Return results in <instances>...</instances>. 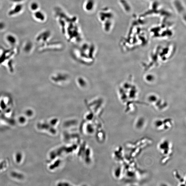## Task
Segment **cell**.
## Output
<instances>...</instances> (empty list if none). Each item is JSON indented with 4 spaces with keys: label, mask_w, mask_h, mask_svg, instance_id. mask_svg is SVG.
<instances>
[{
    "label": "cell",
    "mask_w": 186,
    "mask_h": 186,
    "mask_svg": "<svg viewBox=\"0 0 186 186\" xmlns=\"http://www.w3.org/2000/svg\"><path fill=\"white\" fill-rule=\"evenodd\" d=\"M35 18L39 20L44 21L45 20V16L44 14L41 11L36 12L34 14Z\"/></svg>",
    "instance_id": "obj_4"
},
{
    "label": "cell",
    "mask_w": 186,
    "mask_h": 186,
    "mask_svg": "<svg viewBox=\"0 0 186 186\" xmlns=\"http://www.w3.org/2000/svg\"><path fill=\"white\" fill-rule=\"evenodd\" d=\"M38 4L36 3H33L30 5V8L31 10L33 11L36 10L38 8Z\"/></svg>",
    "instance_id": "obj_6"
},
{
    "label": "cell",
    "mask_w": 186,
    "mask_h": 186,
    "mask_svg": "<svg viewBox=\"0 0 186 186\" xmlns=\"http://www.w3.org/2000/svg\"><path fill=\"white\" fill-rule=\"evenodd\" d=\"M169 0V1H172V0Z\"/></svg>",
    "instance_id": "obj_11"
},
{
    "label": "cell",
    "mask_w": 186,
    "mask_h": 186,
    "mask_svg": "<svg viewBox=\"0 0 186 186\" xmlns=\"http://www.w3.org/2000/svg\"><path fill=\"white\" fill-rule=\"evenodd\" d=\"M148 0L150 1H153L154 0Z\"/></svg>",
    "instance_id": "obj_10"
},
{
    "label": "cell",
    "mask_w": 186,
    "mask_h": 186,
    "mask_svg": "<svg viewBox=\"0 0 186 186\" xmlns=\"http://www.w3.org/2000/svg\"><path fill=\"white\" fill-rule=\"evenodd\" d=\"M20 157L21 158V155L20 154L18 153L16 155V159L17 162H20V159H19Z\"/></svg>",
    "instance_id": "obj_7"
},
{
    "label": "cell",
    "mask_w": 186,
    "mask_h": 186,
    "mask_svg": "<svg viewBox=\"0 0 186 186\" xmlns=\"http://www.w3.org/2000/svg\"><path fill=\"white\" fill-rule=\"evenodd\" d=\"M98 18L104 31L107 33L111 31L114 26L115 18L113 11L109 8L103 9L100 11Z\"/></svg>",
    "instance_id": "obj_1"
},
{
    "label": "cell",
    "mask_w": 186,
    "mask_h": 186,
    "mask_svg": "<svg viewBox=\"0 0 186 186\" xmlns=\"http://www.w3.org/2000/svg\"><path fill=\"white\" fill-rule=\"evenodd\" d=\"M7 39L10 43L11 44H15L16 43V39L13 36H10V35L8 36Z\"/></svg>",
    "instance_id": "obj_5"
},
{
    "label": "cell",
    "mask_w": 186,
    "mask_h": 186,
    "mask_svg": "<svg viewBox=\"0 0 186 186\" xmlns=\"http://www.w3.org/2000/svg\"><path fill=\"white\" fill-rule=\"evenodd\" d=\"M173 6L176 13L181 17L183 23L186 24V7L184 4L181 0H173Z\"/></svg>",
    "instance_id": "obj_2"
},
{
    "label": "cell",
    "mask_w": 186,
    "mask_h": 186,
    "mask_svg": "<svg viewBox=\"0 0 186 186\" xmlns=\"http://www.w3.org/2000/svg\"><path fill=\"white\" fill-rule=\"evenodd\" d=\"M20 122L23 123L25 121V120L24 117H20Z\"/></svg>",
    "instance_id": "obj_8"
},
{
    "label": "cell",
    "mask_w": 186,
    "mask_h": 186,
    "mask_svg": "<svg viewBox=\"0 0 186 186\" xmlns=\"http://www.w3.org/2000/svg\"><path fill=\"white\" fill-rule=\"evenodd\" d=\"M120 6L124 11L127 13L131 12L132 7L129 0H117Z\"/></svg>",
    "instance_id": "obj_3"
},
{
    "label": "cell",
    "mask_w": 186,
    "mask_h": 186,
    "mask_svg": "<svg viewBox=\"0 0 186 186\" xmlns=\"http://www.w3.org/2000/svg\"><path fill=\"white\" fill-rule=\"evenodd\" d=\"M31 113H32V112H31V111H27V115H28V116H30V115H31Z\"/></svg>",
    "instance_id": "obj_9"
}]
</instances>
